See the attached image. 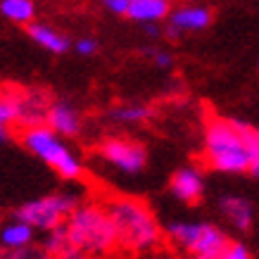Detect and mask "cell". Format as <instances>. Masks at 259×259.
<instances>
[{
  "instance_id": "obj_11",
  "label": "cell",
  "mask_w": 259,
  "mask_h": 259,
  "mask_svg": "<svg viewBox=\"0 0 259 259\" xmlns=\"http://www.w3.org/2000/svg\"><path fill=\"white\" fill-rule=\"evenodd\" d=\"M166 17H169V26H174L179 33L200 31V29H207L212 22V12L207 8H179Z\"/></svg>"
},
{
  "instance_id": "obj_21",
  "label": "cell",
  "mask_w": 259,
  "mask_h": 259,
  "mask_svg": "<svg viewBox=\"0 0 259 259\" xmlns=\"http://www.w3.org/2000/svg\"><path fill=\"white\" fill-rule=\"evenodd\" d=\"M17 98L19 95H0V126L17 121Z\"/></svg>"
},
{
  "instance_id": "obj_3",
  "label": "cell",
  "mask_w": 259,
  "mask_h": 259,
  "mask_svg": "<svg viewBox=\"0 0 259 259\" xmlns=\"http://www.w3.org/2000/svg\"><path fill=\"white\" fill-rule=\"evenodd\" d=\"M207 164L228 174H243L250 164V150L233 121L212 119L204 134Z\"/></svg>"
},
{
  "instance_id": "obj_25",
  "label": "cell",
  "mask_w": 259,
  "mask_h": 259,
  "mask_svg": "<svg viewBox=\"0 0 259 259\" xmlns=\"http://www.w3.org/2000/svg\"><path fill=\"white\" fill-rule=\"evenodd\" d=\"M136 259H176V254H171L169 250H159V247H155V250H150V252L136 254Z\"/></svg>"
},
{
  "instance_id": "obj_22",
  "label": "cell",
  "mask_w": 259,
  "mask_h": 259,
  "mask_svg": "<svg viewBox=\"0 0 259 259\" xmlns=\"http://www.w3.org/2000/svg\"><path fill=\"white\" fill-rule=\"evenodd\" d=\"M219 259H250V252H247V247L240 243H231L224 250V254H221Z\"/></svg>"
},
{
  "instance_id": "obj_19",
  "label": "cell",
  "mask_w": 259,
  "mask_h": 259,
  "mask_svg": "<svg viewBox=\"0 0 259 259\" xmlns=\"http://www.w3.org/2000/svg\"><path fill=\"white\" fill-rule=\"evenodd\" d=\"M40 247H43L50 257H55V254H60V252L67 250V247H69V238H67V228H64V224L46 231V240H43Z\"/></svg>"
},
{
  "instance_id": "obj_4",
  "label": "cell",
  "mask_w": 259,
  "mask_h": 259,
  "mask_svg": "<svg viewBox=\"0 0 259 259\" xmlns=\"http://www.w3.org/2000/svg\"><path fill=\"white\" fill-rule=\"evenodd\" d=\"M22 141H24V148L31 150L33 155H38L46 164H50L64 179H79L83 174V166H81L79 157L57 138V134L50 126L40 124V126L24 128Z\"/></svg>"
},
{
  "instance_id": "obj_9",
  "label": "cell",
  "mask_w": 259,
  "mask_h": 259,
  "mask_svg": "<svg viewBox=\"0 0 259 259\" xmlns=\"http://www.w3.org/2000/svg\"><path fill=\"white\" fill-rule=\"evenodd\" d=\"M48 126L60 136H79L81 131V114L69 102H57L48 107Z\"/></svg>"
},
{
  "instance_id": "obj_17",
  "label": "cell",
  "mask_w": 259,
  "mask_h": 259,
  "mask_svg": "<svg viewBox=\"0 0 259 259\" xmlns=\"http://www.w3.org/2000/svg\"><path fill=\"white\" fill-rule=\"evenodd\" d=\"M0 12L17 24H29L36 15V8H33L31 0H3Z\"/></svg>"
},
{
  "instance_id": "obj_13",
  "label": "cell",
  "mask_w": 259,
  "mask_h": 259,
  "mask_svg": "<svg viewBox=\"0 0 259 259\" xmlns=\"http://www.w3.org/2000/svg\"><path fill=\"white\" fill-rule=\"evenodd\" d=\"M33 236H36V231H33L29 224L15 219L0 228V247H5V250L26 247V245L33 243Z\"/></svg>"
},
{
  "instance_id": "obj_23",
  "label": "cell",
  "mask_w": 259,
  "mask_h": 259,
  "mask_svg": "<svg viewBox=\"0 0 259 259\" xmlns=\"http://www.w3.org/2000/svg\"><path fill=\"white\" fill-rule=\"evenodd\" d=\"M145 53H148V55L155 60V64L162 67V69H169L174 64V57L169 55V53H162V50H155V48H152V50H145Z\"/></svg>"
},
{
  "instance_id": "obj_1",
  "label": "cell",
  "mask_w": 259,
  "mask_h": 259,
  "mask_svg": "<svg viewBox=\"0 0 259 259\" xmlns=\"http://www.w3.org/2000/svg\"><path fill=\"white\" fill-rule=\"evenodd\" d=\"M107 214L112 219L114 233H117V247L128 254H143L159 247L162 243V228L152 217L148 204L128 197H119L107 202Z\"/></svg>"
},
{
  "instance_id": "obj_27",
  "label": "cell",
  "mask_w": 259,
  "mask_h": 259,
  "mask_svg": "<svg viewBox=\"0 0 259 259\" xmlns=\"http://www.w3.org/2000/svg\"><path fill=\"white\" fill-rule=\"evenodd\" d=\"M53 259H88V257H86V254H83L81 250H76V247H71V245H69L67 250L60 252V254H55Z\"/></svg>"
},
{
  "instance_id": "obj_10",
  "label": "cell",
  "mask_w": 259,
  "mask_h": 259,
  "mask_svg": "<svg viewBox=\"0 0 259 259\" xmlns=\"http://www.w3.org/2000/svg\"><path fill=\"white\" fill-rule=\"evenodd\" d=\"M48 100L40 93H26L17 98V121L22 126H40L48 117Z\"/></svg>"
},
{
  "instance_id": "obj_6",
  "label": "cell",
  "mask_w": 259,
  "mask_h": 259,
  "mask_svg": "<svg viewBox=\"0 0 259 259\" xmlns=\"http://www.w3.org/2000/svg\"><path fill=\"white\" fill-rule=\"evenodd\" d=\"M102 159L112 164L114 169L124 174H138L143 171V166L148 162V152L143 145L131 141H121V138H110V141L102 143L100 148Z\"/></svg>"
},
{
  "instance_id": "obj_7",
  "label": "cell",
  "mask_w": 259,
  "mask_h": 259,
  "mask_svg": "<svg viewBox=\"0 0 259 259\" xmlns=\"http://www.w3.org/2000/svg\"><path fill=\"white\" fill-rule=\"evenodd\" d=\"M171 193L179 197L181 202L195 204L204 193V181L202 174L193 169V166H186V169H179L171 179Z\"/></svg>"
},
{
  "instance_id": "obj_14",
  "label": "cell",
  "mask_w": 259,
  "mask_h": 259,
  "mask_svg": "<svg viewBox=\"0 0 259 259\" xmlns=\"http://www.w3.org/2000/svg\"><path fill=\"white\" fill-rule=\"evenodd\" d=\"M169 15V0H134L128 3L126 17L136 22H159Z\"/></svg>"
},
{
  "instance_id": "obj_18",
  "label": "cell",
  "mask_w": 259,
  "mask_h": 259,
  "mask_svg": "<svg viewBox=\"0 0 259 259\" xmlns=\"http://www.w3.org/2000/svg\"><path fill=\"white\" fill-rule=\"evenodd\" d=\"M110 119L119 124H138L150 119V110L143 105H124V107H114L110 110Z\"/></svg>"
},
{
  "instance_id": "obj_16",
  "label": "cell",
  "mask_w": 259,
  "mask_h": 259,
  "mask_svg": "<svg viewBox=\"0 0 259 259\" xmlns=\"http://www.w3.org/2000/svg\"><path fill=\"white\" fill-rule=\"evenodd\" d=\"M200 226H202V224H197V221H171V224L166 226L164 233L179 250L190 252L193 245H195V240H197Z\"/></svg>"
},
{
  "instance_id": "obj_15",
  "label": "cell",
  "mask_w": 259,
  "mask_h": 259,
  "mask_svg": "<svg viewBox=\"0 0 259 259\" xmlns=\"http://www.w3.org/2000/svg\"><path fill=\"white\" fill-rule=\"evenodd\" d=\"M29 36L38 46H43L50 53H57V55H62V53L69 50V38L62 36V33H57L55 29L46 26V24H29Z\"/></svg>"
},
{
  "instance_id": "obj_31",
  "label": "cell",
  "mask_w": 259,
  "mask_h": 259,
  "mask_svg": "<svg viewBox=\"0 0 259 259\" xmlns=\"http://www.w3.org/2000/svg\"><path fill=\"white\" fill-rule=\"evenodd\" d=\"M128 3H134V0H128Z\"/></svg>"
},
{
  "instance_id": "obj_12",
  "label": "cell",
  "mask_w": 259,
  "mask_h": 259,
  "mask_svg": "<svg viewBox=\"0 0 259 259\" xmlns=\"http://www.w3.org/2000/svg\"><path fill=\"white\" fill-rule=\"evenodd\" d=\"M221 212L228 217V221L238 228V231H247L252 226V204L245 200V197H238V195H228V197H221Z\"/></svg>"
},
{
  "instance_id": "obj_24",
  "label": "cell",
  "mask_w": 259,
  "mask_h": 259,
  "mask_svg": "<svg viewBox=\"0 0 259 259\" xmlns=\"http://www.w3.org/2000/svg\"><path fill=\"white\" fill-rule=\"evenodd\" d=\"M95 50H98V40H93V38L76 40V53H79V55H93Z\"/></svg>"
},
{
  "instance_id": "obj_5",
  "label": "cell",
  "mask_w": 259,
  "mask_h": 259,
  "mask_svg": "<svg viewBox=\"0 0 259 259\" xmlns=\"http://www.w3.org/2000/svg\"><path fill=\"white\" fill-rule=\"evenodd\" d=\"M79 204V197L69 195V193H57V195H48L33 202L22 204L15 212V219L29 224L33 231H50V228L64 224Z\"/></svg>"
},
{
  "instance_id": "obj_26",
  "label": "cell",
  "mask_w": 259,
  "mask_h": 259,
  "mask_svg": "<svg viewBox=\"0 0 259 259\" xmlns=\"http://www.w3.org/2000/svg\"><path fill=\"white\" fill-rule=\"evenodd\" d=\"M102 3L114 15H126V10H128V0H102Z\"/></svg>"
},
{
  "instance_id": "obj_29",
  "label": "cell",
  "mask_w": 259,
  "mask_h": 259,
  "mask_svg": "<svg viewBox=\"0 0 259 259\" xmlns=\"http://www.w3.org/2000/svg\"><path fill=\"white\" fill-rule=\"evenodd\" d=\"M5 136H8V134H5V126H0V141H3Z\"/></svg>"
},
{
  "instance_id": "obj_8",
  "label": "cell",
  "mask_w": 259,
  "mask_h": 259,
  "mask_svg": "<svg viewBox=\"0 0 259 259\" xmlns=\"http://www.w3.org/2000/svg\"><path fill=\"white\" fill-rule=\"evenodd\" d=\"M228 245H231V240H228V236L221 231V228L212 226V224H202V226H200V233H197L195 245H193V250H190V254L219 259Z\"/></svg>"
},
{
  "instance_id": "obj_30",
  "label": "cell",
  "mask_w": 259,
  "mask_h": 259,
  "mask_svg": "<svg viewBox=\"0 0 259 259\" xmlns=\"http://www.w3.org/2000/svg\"><path fill=\"white\" fill-rule=\"evenodd\" d=\"M193 259H209V257H197V254H193Z\"/></svg>"
},
{
  "instance_id": "obj_2",
  "label": "cell",
  "mask_w": 259,
  "mask_h": 259,
  "mask_svg": "<svg viewBox=\"0 0 259 259\" xmlns=\"http://www.w3.org/2000/svg\"><path fill=\"white\" fill-rule=\"evenodd\" d=\"M64 228L69 245L81 250L86 257H105L117 247V233L105 207L76 204V209L67 217Z\"/></svg>"
},
{
  "instance_id": "obj_28",
  "label": "cell",
  "mask_w": 259,
  "mask_h": 259,
  "mask_svg": "<svg viewBox=\"0 0 259 259\" xmlns=\"http://www.w3.org/2000/svg\"><path fill=\"white\" fill-rule=\"evenodd\" d=\"M145 33H148L150 38H155V36H159V29L155 22H145Z\"/></svg>"
},
{
  "instance_id": "obj_20",
  "label": "cell",
  "mask_w": 259,
  "mask_h": 259,
  "mask_svg": "<svg viewBox=\"0 0 259 259\" xmlns=\"http://www.w3.org/2000/svg\"><path fill=\"white\" fill-rule=\"evenodd\" d=\"M3 259H53L40 245H26V247H17V250H5Z\"/></svg>"
}]
</instances>
